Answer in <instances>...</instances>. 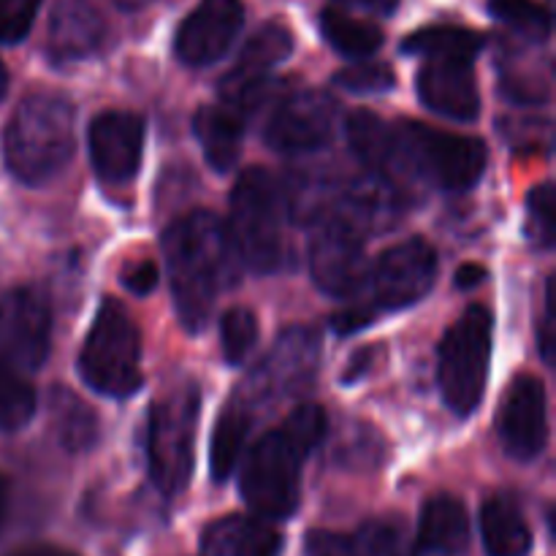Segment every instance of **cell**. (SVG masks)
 I'll list each match as a JSON object with an SVG mask.
<instances>
[{"instance_id":"cell-1","label":"cell","mask_w":556,"mask_h":556,"mask_svg":"<svg viewBox=\"0 0 556 556\" xmlns=\"http://www.w3.org/2000/svg\"><path fill=\"white\" fill-rule=\"evenodd\" d=\"M163 253L179 320L188 331H201L217 293L233 286L242 269L226 223L212 212H190L166 228Z\"/></svg>"},{"instance_id":"cell-2","label":"cell","mask_w":556,"mask_h":556,"mask_svg":"<svg viewBox=\"0 0 556 556\" xmlns=\"http://www.w3.org/2000/svg\"><path fill=\"white\" fill-rule=\"evenodd\" d=\"M74 103L54 90H36L20 101L3 130L9 172L25 185L58 177L74 155Z\"/></svg>"},{"instance_id":"cell-3","label":"cell","mask_w":556,"mask_h":556,"mask_svg":"<svg viewBox=\"0 0 556 556\" xmlns=\"http://www.w3.org/2000/svg\"><path fill=\"white\" fill-rule=\"evenodd\" d=\"M291 217L288 195L264 168L239 174L231 190L228 237L239 261L258 275H271L286 258V223Z\"/></svg>"},{"instance_id":"cell-4","label":"cell","mask_w":556,"mask_h":556,"mask_svg":"<svg viewBox=\"0 0 556 556\" xmlns=\"http://www.w3.org/2000/svg\"><path fill=\"white\" fill-rule=\"evenodd\" d=\"M486 144L476 136L451 134L421 123L396 128V185L402 179L434 185L440 190H470L486 168Z\"/></svg>"},{"instance_id":"cell-5","label":"cell","mask_w":556,"mask_h":556,"mask_svg":"<svg viewBox=\"0 0 556 556\" xmlns=\"http://www.w3.org/2000/svg\"><path fill=\"white\" fill-rule=\"evenodd\" d=\"M139 358L141 342L134 318L123 304L106 299L98 307L90 334L81 348L79 362H76L81 380L96 394L125 400V396L136 394L141 386Z\"/></svg>"},{"instance_id":"cell-6","label":"cell","mask_w":556,"mask_h":556,"mask_svg":"<svg viewBox=\"0 0 556 556\" xmlns=\"http://www.w3.org/2000/svg\"><path fill=\"white\" fill-rule=\"evenodd\" d=\"M489 358H492V313L483 304H472L451 326L440 345V394L456 416H472L481 405L489 380Z\"/></svg>"},{"instance_id":"cell-7","label":"cell","mask_w":556,"mask_h":556,"mask_svg":"<svg viewBox=\"0 0 556 556\" xmlns=\"http://www.w3.org/2000/svg\"><path fill=\"white\" fill-rule=\"evenodd\" d=\"M201 396L195 386H182L157 400L147 424V467L157 492L174 497L193 470V445L199 429Z\"/></svg>"},{"instance_id":"cell-8","label":"cell","mask_w":556,"mask_h":556,"mask_svg":"<svg viewBox=\"0 0 556 556\" xmlns=\"http://www.w3.org/2000/svg\"><path fill=\"white\" fill-rule=\"evenodd\" d=\"M320 334L309 326H293L277 337L264 362L244 378L231 402L250 418L266 413L271 405L304 394L318 375Z\"/></svg>"},{"instance_id":"cell-9","label":"cell","mask_w":556,"mask_h":556,"mask_svg":"<svg viewBox=\"0 0 556 556\" xmlns=\"http://www.w3.org/2000/svg\"><path fill=\"white\" fill-rule=\"evenodd\" d=\"M309 451L286 427L264 434L242 465V497L261 519H288L302 500V462Z\"/></svg>"},{"instance_id":"cell-10","label":"cell","mask_w":556,"mask_h":556,"mask_svg":"<svg viewBox=\"0 0 556 556\" xmlns=\"http://www.w3.org/2000/svg\"><path fill=\"white\" fill-rule=\"evenodd\" d=\"M438 280V255L424 239H407L386 250L372 269H367L362 286H367V309L378 313H396L410 304L421 302L432 291Z\"/></svg>"},{"instance_id":"cell-11","label":"cell","mask_w":556,"mask_h":556,"mask_svg":"<svg viewBox=\"0 0 556 556\" xmlns=\"http://www.w3.org/2000/svg\"><path fill=\"white\" fill-rule=\"evenodd\" d=\"M364 231L351 215L334 206L318 223L309 239V269L315 286L329 296H353L367 277Z\"/></svg>"},{"instance_id":"cell-12","label":"cell","mask_w":556,"mask_h":556,"mask_svg":"<svg viewBox=\"0 0 556 556\" xmlns=\"http://www.w3.org/2000/svg\"><path fill=\"white\" fill-rule=\"evenodd\" d=\"M52 309L33 288H16L0 299V367L36 372L49 356Z\"/></svg>"},{"instance_id":"cell-13","label":"cell","mask_w":556,"mask_h":556,"mask_svg":"<svg viewBox=\"0 0 556 556\" xmlns=\"http://www.w3.org/2000/svg\"><path fill=\"white\" fill-rule=\"evenodd\" d=\"M293 52V36L280 22H266L248 38L233 68L223 76V103L248 117L266 101L271 90L269 74Z\"/></svg>"},{"instance_id":"cell-14","label":"cell","mask_w":556,"mask_h":556,"mask_svg":"<svg viewBox=\"0 0 556 556\" xmlns=\"http://www.w3.org/2000/svg\"><path fill=\"white\" fill-rule=\"evenodd\" d=\"M334 98L320 90H296L280 98L264 128L266 144L282 155H304L331 141L337 130Z\"/></svg>"},{"instance_id":"cell-15","label":"cell","mask_w":556,"mask_h":556,"mask_svg":"<svg viewBox=\"0 0 556 556\" xmlns=\"http://www.w3.org/2000/svg\"><path fill=\"white\" fill-rule=\"evenodd\" d=\"M497 434L510 459L532 462L543 454L548 440V413L541 380L519 375L508 386L500 405Z\"/></svg>"},{"instance_id":"cell-16","label":"cell","mask_w":556,"mask_h":556,"mask_svg":"<svg viewBox=\"0 0 556 556\" xmlns=\"http://www.w3.org/2000/svg\"><path fill=\"white\" fill-rule=\"evenodd\" d=\"M244 25L242 0H201L179 25L174 49L185 65L204 68L217 63L237 41Z\"/></svg>"},{"instance_id":"cell-17","label":"cell","mask_w":556,"mask_h":556,"mask_svg":"<svg viewBox=\"0 0 556 556\" xmlns=\"http://www.w3.org/2000/svg\"><path fill=\"white\" fill-rule=\"evenodd\" d=\"M144 119L134 112H103L90 125V157L98 177L123 185L136 177L144 152Z\"/></svg>"},{"instance_id":"cell-18","label":"cell","mask_w":556,"mask_h":556,"mask_svg":"<svg viewBox=\"0 0 556 556\" xmlns=\"http://www.w3.org/2000/svg\"><path fill=\"white\" fill-rule=\"evenodd\" d=\"M476 60L465 58H429L418 71L416 90L427 109L440 117L470 123L481 112V96L472 74Z\"/></svg>"},{"instance_id":"cell-19","label":"cell","mask_w":556,"mask_h":556,"mask_svg":"<svg viewBox=\"0 0 556 556\" xmlns=\"http://www.w3.org/2000/svg\"><path fill=\"white\" fill-rule=\"evenodd\" d=\"M106 22L81 0H63L49 20L47 47L54 63H79L103 47Z\"/></svg>"},{"instance_id":"cell-20","label":"cell","mask_w":556,"mask_h":556,"mask_svg":"<svg viewBox=\"0 0 556 556\" xmlns=\"http://www.w3.org/2000/svg\"><path fill=\"white\" fill-rule=\"evenodd\" d=\"M470 546V519L465 505L451 494L429 500L418 521L413 556H462Z\"/></svg>"},{"instance_id":"cell-21","label":"cell","mask_w":556,"mask_h":556,"mask_svg":"<svg viewBox=\"0 0 556 556\" xmlns=\"http://www.w3.org/2000/svg\"><path fill=\"white\" fill-rule=\"evenodd\" d=\"M201 548L204 556H280L282 535L266 519L226 516L206 527Z\"/></svg>"},{"instance_id":"cell-22","label":"cell","mask_w":556,"mask_h":556,"mask_svg":"<svg viewBox=\"0 0 556 556\" xmlns=\"http://www.w3.org/2000/svg\"><path fill=\"white\" fill-rule=\"evenodd\" d=\"M193 130L206 163L220 174L231 172L233 163L242 155L244 114H239L228 103L201 106L193 117Z\"/></svg>"},{"instance_id":"cell-23","label":"cell","mask_w":556,"mask_h":556,"mask_svg":"<svg viewBox=\"0 0 556 556\" xmlns=\"http://www.w3.org/2000/svg\"><path fill=\"white\" fill-rule=\"evenodd\" d=\"M307 556H402V530L391 521L372 519L353 535L309 532Z\"/></svg>"},{"instance_id":"cell-24","label":"cell","mask_w":556,"mask_h":556,"mask_svg":"<svg viewBox=\"0 0 556 556\" xmlns=\"http://www.w3.org/2000/svg\"><path fill=\"white\" fill-rule=\"evenodd\" d=\"M345 134L351 152L362 161V166L369 174H378V177L391 179L396 185V128H391L375 112H364L362 109V112H353L348 117Z\"/></svg>"},{"instance_id":"cell-25","label":"cell","mask_w":556,"mask_h":556,"mask_svg":"<svg viewBox=\"0 0 556 556\" xmlns=\"http://www.w3.org/2000/svg\"><path fill=\"white\" fill-rule=\"evenodd\" d=\"M481 535L489 556H527L532 548L530 525L508 497H492L483 505Z\"/></svg>"},{"instance_id":"cell-26","label":"cell","mask_w":556,"mask_h":556,"mask_svg":"<svg viewBox=\"0 0 556 556\" xmlns=\"http://www.w3.org/2000/svg\"><path fill=\"white\" fill-rule=\"evenodd\" d=\"M49 424L54 429V438L60 440L71 454H85L98 443V418L85 402L68 389L58 386L49 391Z\"/></svg>"},{"instance_id":"cell-27","label":"cell","mask_w":556,"mask_h":556,"mask_svg":"<svg viewBox=\"0 0 556 556\" xmlns=\"http://www.w3.org/2000/svg\"><path fill=\"white\" fill-rule=\"evenodd\" d=\"M320 30L337 52L353 60L369 58L383 43L380 27L375 22L351 14L345 5H326L324 14H320Z\"/></svg>"},{"instance_id":"cell-28","label":"cell","mask_w":556,"mask_h":556,"mask_svg":"<svg viewBox=\"0 0 556 556\" xmlns=\"http://www.w3.org/2000/svg\"><path fill=\"white\" fill-rule=\"evenodd\" d=\"M483 49V36L476 30H467V27H454V25H434L424 27V30L413 33L410 38H405L402 43V52L413 54V58H465L476 60L478 52Z\"/></svg>"},{"instance_id":"cell-29","label":"cell","mask_w":556,"mask_h":556,"mask_svg":"<svg viewBox=\"0 0 556 556\" xmlns=\"http://www.w3.org/2000/svg\"><path fill=\"white\" fill-rule=\"evenodd\" d=\"M250 424L253 418L242 410V407L233 405L228 400L226 410L220 413L215 424V434H212V454H210V465H212V478L217 483L228 481L231 472L237 470L239 456L244 451V440H248Z\"/></svg>"},{"instance_id":"cell-30","label":"cell","mask_w":556,"mask_h":556,"mask_svg":"<svg viewBox=\"0 0 556 556\" xmlns=\"http://www.w3.org/2000/svg\"><path fill=\"white\" fill-rule=\"evenodd\" d=\"M36 413V391L9 367H0V432H20Z\"/></svg>"},{"instance_id":"cell-31","label":"cell","mask_w":556,"mask_h":556,"mask_svg":"<svg viewBox=\"0 0 556 556\" xmlns=\"http://www.w3.org/2000/svg\"><path fill=\"white\" fill-rule=\"evenodd\" d=\"M489 9L497 20L532 41H546L552 36V11L535 0H489Z\"/></svg>"},{"instance_id":"cell-32","label":"cell","mask_w":556,"mask_h":556,"mask_svg":"<svg viewBox=\"0 0 556 556\" xmlns=\"http://www.w3.org/2000/svg\"><path fill=\"white\" fill-rule=\"evenodd\" d=\"M223 356L228 364H244L258 342V320L248 307H231L220 320Z\"/></svg>"},{"instance_id":"cell-33","label":"cell","mask_w":556,"mask_h":556,"mask_svg":"<svg viewBox=\"0 0 556 556\" xmlns=\"http://www.w3.org/2000/svg\"><path fill=\"white\" fill-rule=\"evenodd\" d=\"M556 201H554V188L552 182H543L538 188L530 190L527 195V233H530L532 244L541 250L554 248L556 237Z\"/></svg>"},{"instance_id":"cell-34","label":"cell","mask_w":556,"mask_h":556,"mask_svg":"<svg viewBox=\"0 0 556 556\" xmlns=\"http://www.w3.org/2000/svg\"><path fill=\"white\" fill-rule=\"evenodd\" d=\"M334 81L353 96H378V92H389L396 79L394 71L386 63H356L340 71Z\"/></svg>"},{"instance_id":"cell-35","label":"cell","mask_w":556,"mask_h":556,"mask_svg":"<svg viewBox=\"0 0 556 556\" xmlns=\"http://www.w3.org/2000/svg\"><path fill=\"white\" fill-rule=\"evenodd\" d=\"M41 0H0V41L20 43L36 22Z\"/></svg>"},{"instance_id":"cell-36","label":"cell","mask_w":556,"mask_h":556,"mask_svg":"<svg viewBox=\"0 0 556 556\" xmlns=\"http://www.w3.org/2000/svg\"><path fill=\"white\" fill-rule=\"evenodd\" d=\"M157 266L152 261H136V264H128L119 275V282L128 288L134 296H147V293L155 291L157 286Z\"/></svg>"},{"instance_id":"cell-37","label":"cell","mask_w":556,"mask_h":556,"mask_svg":"<svg viewBox=\"0 0 556 556\" xmlns=\"http://www.w3.org/2000/svg\"><path fill=\"white\" fill-rule=\"evenodd\" d=\"M367 456L372 462L380 459V438L372 429L356 427L353 432V443L342 448V459L353 462V465H367Z\"/></svg>"},{"instance_id":"cell-38","label":"cell","mask_w":556,"mask_h":556,"mask_svg":"<svg viewBox=\"0 0 556 556\" xmlns=\"http://www.w3.org/2000/svg\"><path fill=\"white\" fill-rule=\"evenodd\" d=\"M554 277L546 282V313H543L541 326H538V337H541V353L546 364L554 362Z\"/></svg>"},{"instance_id":"cell-39","label":"cell","mask_w":556,"mask_h":556,"mask_svg":"<svg viewBox=\"0 0 556 556\" xmlns=\"http://www.w3.org/2000/svg\"><path fill=\"white\" fill-rule=\"evenodd\" d=\"M483 280H486V269L481 264H465L456 271V288H462V291L478 288Z\"/></svg>"},{"instance_id":"cell-40","label":"cell","mask_w":556,"mask_h":556,"mask_svg":"<svg viewBox=\"0 0 556 556\" xmlns=\"http://www.w3.org/2000/svg\"><path fill=\"white\" fill-rule=\"evenodd\" d=\"M345 3H353L358 5V9H367L372 11V14H394L396 5H400V0H345Z\"/></svg>"},{"instance_id":"cell-41","label":"cell","mask_w":556,"mask_h":556,"mask_svg":"<svg viewBox=\"0 0 556 556\" xmlns=\"http://www.w3.org/2000/svg\"><path fill=\"white\" fill-rule=\"evenodd\" d=\"M11 556H76V554L63 552V548H52V546H33V548H22V552H14Z\"/></svg>"},{"instance_id":"cell-42","label":"cell","mask_w":556,"mask_h":556,"mask_svg":"<svg viewBox=\"0 0 556 556\" xmlns=\"http://www.w3.org/2000/svg\"><path fill=\"white\" fill-rule=\"evenodd\" d=\"M5 514H9V481L5 476H0V527H3Z\"/></svg>"},{"instance_id":"cell-43","label":"cell","mask_w":556,"mask_h":556,"mask_svg":"<svg viewBox=\"0 0 556 556\" xmlns=\"http://www.w3.org/2000/svg\"><path fill=\"white\" fill-rule=\"evenodd\" d=\"M147 3H152V0H117V5H119V9H128V11L144 9Z\"/></svg>"},{"instance_id":"cell-44","label":"cell","mask_w":556,"mask_h":556,"mask_svg":"<svg viewBox=\"0 0 556 556\" xmlns=\"http://www.w3.org/2000/svg\"><path fill=\"white\" fill-rule=\"evenodd\" d=\"M3 92H5V68L3 63H0V98H3Z\"/></svg>"}]
</instances>
